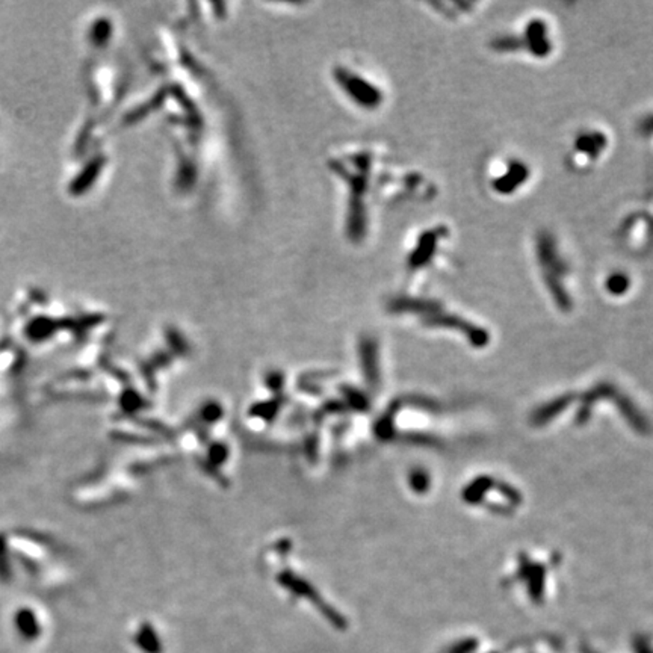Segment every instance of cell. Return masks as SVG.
I'll return each instance as SVG.
<instances>
[{
  "label": "cell",
  "instance_id": "1",
  "mask_svg": "<svg viewBox=\"0 0 653 653\" xmlns=\"http://www.w3.org/2000/svg\"><path fill=\"white\" fill-rule=\"evenodd\" d=\"M537 256L543 270L544 282L549 287L552 295L561 306H569L570 298L567 297L564 286L561 285V278L567 274V265L558 253L555 239L551 233L542 231L537 238Z\"/></svg>",
  "mask_w": 653,
  "mask_h": 653
},
{
  "label": "cell",
  "instance_id": "2",
  "mask_svg": "<svg viewBox=\"0 0 653 653\" xmlns=\"http://www.w3.org/2000/svg\"><path fill=\"white\" fill-rule=\"evenodd\" d=\"M523 41L525 48H528L532 55L539 57L547 56L552 50V44L549 38H547L546 23L542 20H532L528 23L527 37H525Z\"/></svg>",
  "mask_w": 653,
  "mask_h": 653
},
{
  "label": "cell",
  "instance_id": "3",
  "mask_svg": "<svg viewBox=\"0 0 653 653\" xmlns=\"http://www.w3.org/2000/svg\"><path fill=\"white\" fill-rule=\"evenodd\" d=\"M529 171L527 165H523L522 162H512L510 170L504 174L503 177H499L495 180L493 188L499 194H511L515 190H517L523 182L528 179Z\"/></svg>",
  "mask_w": 653,
  "mask_h": 653
},
{
  "label": "cell",
  "instance_id": "4",
  "mask_svg": "<svg viewBox=\"0 0 653 653\" xmlns=\"http://www.w3.org/2000/svg\"><path fill=\"white\" fill-rule=\"evenodd\" d=\"M441 236H446V230L445 229H436V230H431V231L425 233V235L421 239V243H419V247L416 250L413 263L419 265L422 262H427L431 258V256H433L431 253H433L434 248L437 247V241Z\"/></svg>",
  "mask_w": 653,
  "mask_h": 653
},
{
  "label": "cell",
  "instance_id": "5",
  "mask_svg": "<svg viewBox=\"0 0 653 653\" xmlns=\"http://www.w3.org/2000/svg\"><path fill=\"white\" fill-rule=\"evenodd\" d=\"M575 146L579 153L588 155L590 159H596V156L606 147V138L599 132L579 135Z\"/></svg>",
  "mask_w": 653,
  "mask_h": 653
},
{
  "label": "cell",
  "instance_id": "6",
  "mask_svg": "<svg viewBox=\"0 0 653 653\" xmlns=\"http://www.w3.org/2000/svg\"><path fill=\"white\" fill-rule=\"evenodd\" d=\"M492 48L496 52H516L525 48V41L519 37H498L492 41Z\"/></svg>",
  "mask_w": 653,
  "mask_h": 653
},
{
  "label": "cell",
  "instance_id": "7",
  "mask_svg": "<svg viewBox=\"0 0 653 653\" xmlns=\"http://www.w3.org/2000/svg\"><path fill=\"white\" fill-rule=\"evenodd\" d=\"M629 286V277L622 274V273H614L613 275L608 277V282H606V287L611 294H623L625 290Z\"/></svg>",
  "mask_w": 653,
  "mask_h": 653
}]
</instances>
